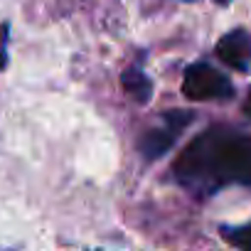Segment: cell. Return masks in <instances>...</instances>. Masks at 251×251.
I'll return each mask as SVG.
<instances>
[{"label":"cell","mask_w":251,"mask_h":251,"mask_svg":"<svg viewBox=\"0 0 251 251\" xmlns=\"http://www.w3.org/2000/svg\"><path fill=\"white\" fill-rule=\"evenodd\" d=\"M121 84H123V89L128 91L138 103H146V101L151 99L153 84H151V79H148L141 69H136V67H131V69H126V72H123Z\"/></svg>","instance_id":"obj_5"},{"label":"cell","mask_w":251,"mask_h":251,"mask_svg":"<svg viewBox=\"0 0 251 251\" xmlns=\"http://www.w3.org/2000/svg\"><path fill=\"white\" fill-rule=\"evenodd\" d=\"M217 57L236 69V72H246L251 67V37L244 30H234L229 35H224L217 42Z\"/></svg>","instance_id":"obj_4"},{"label":"cell","mask_w":251,"mask_h":251,"mask_svg":"<svg viewBox=\"0 0 251 251\" xmlns=\"http://www.w3.org/2000/svg\"><path fill=\"white\" fill-rule=\"evenodd\" d=\"M222 236L234 244V246H241V249H251V224L249 226H241V229H222Z\"/></svg>","instance_id":"obj_6"},{"label":"cell","mask_w":251,"mask_h":251,"mask_svg":"<svg viewBox=\"0 0 251 251\" xmlns=\"http://www.w3.org/2000/svg\"><path fill=\"white\" fill-rule=\"evenodd\" d=\"M173 173L180 185L197 195H212L231 182L251 185V138L209 128L180 153Z\"/></svg>","instance_id":"obj_1"},{"label":"cell","mask_w":251,"mask_h":251,"mask_svg":"<svg viewBox=\"0 0 251 251\" xmlns=\"http://www.w3.org/2000/svg\"><path fill=\"white\" fill-rule=\"evenodd\" d=\"M219 3H229V0H219Z\"/></svg>","instance_id":"obj_9"},{"label":"cell","mask_w":251,"mask_h":251,"mask_svg":"<svg viewBox=\"0 0 251 251\" xmlns=\"http://www.w3.org/2000/svg\"><path fill=\"white\" fill-rule=\"evenodd\" d=\"M3 62H5V59H3V52H0V67H3Z\"/></svg>","instance_id":"obj_8"},{"label":"cell","mask_w":251,"mask_h":251,"mask_svg":"<svg viewBox=\"0 0 251 251\" xmlns=\"http://www.w3.org/2000/svg\"><path fill=\"white\" fill-rule=\"evenodd\" d=\"M182 94L192 101H212V99H229L234 94V86L214 67H209L204 62H197V64L185 69Z\"/></svg>","instance_id":"obj_2"},{"label":"cell","mask_w":251,"mask_h":251,"mask_svg":"<svg viewBox=\"0 0 251 251\" xmlns=\"http://www.w3.org/2000/svg\"><path fill=\"white\" fill-rule=\"evenodd\" d=\"M195 113L192 111H165L163 113V126L155 131H148L141 141V153L146 160H155V158H163L173 143L177 141V136L192 123Z\"/></svg>","instance_id":"obj_3"},{"label":"cell","mask_w":251,"mask_h":251,"mask_svg":"<svg viewBox=\"0 0 251 251\" xmlns=\"http://www.w3.org/2000/svg\"><path fill=\"white\" fill-rule=\"evenodd\" d=\"M244 111H246V116H251V91H249V99L244 103Z\"/></svg>","instance_id":"obj_7"}]
</instances>
